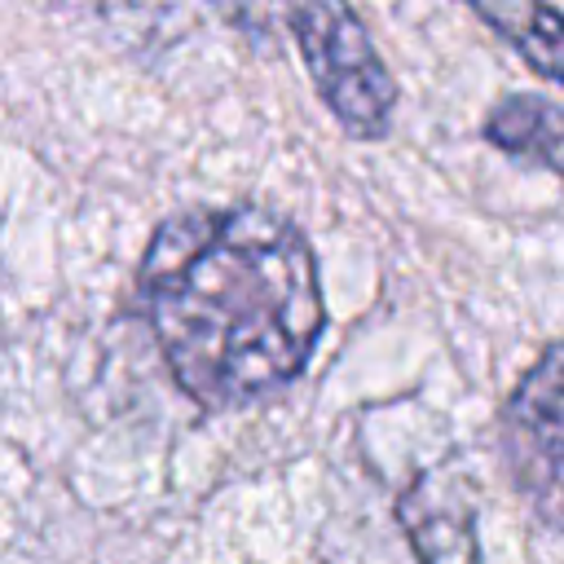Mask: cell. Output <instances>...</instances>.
Wrapping results in <instances>:
<instances>
[{"mask_svg":"<svg viewBox=\"0 0 564 564\" xmlns=\"http://www.w3.org/2000/svg\"><path fill=\"white\" fill-rule=\"evenodd\" d=\"M397 520L414 542L419 564H480L476 516L463 485L445 471H423L397 502Z\"/></svg>","mask_w":564,"mask_h":564,"instance_id":"obj_4","label":"cell"},{"mask_svg":"<svg viewBox=\"0 0 564 564\" xmlns=\"http://www.w3.org/2000/svg\"><path fill=\"white\" fill-rule=\"evenodd\" d=\"M485 137L498 150L542 163L564 176V106H555L538 93L502 97L485 119Z\"/></svg>","mask_w":564,"mask_h":564,"instance_id":"obj_5","label":"cell"},{"mask_svg":"<svg viewBox=\"0 0 564 564\" xmlns=\"http://www.w3.org/2000/svg\"><path fill=\"white\" fill-rule=\"evenodd\" d=\"M538 75L564 88V13L546 0H467Z\"/></svg>","mask_w":564,"mask_h":564,"instance_id":"obj_6","label":"cell"},{"mask_svg":"<svg viewBox=\"0 0 564 564\" xmlns=\"http://www.w3.org/2000/svg\"><path fill=\"white\" fill-rule=\"evenodd\" d=\"M137 278L159 352L203 410H234L291 383L326 326L308 238L264 207L167 216Z\"/></svg>","mask_w":564,"mask_h":564,"instance_id":"obj_1","label":"cell"},{"mask_svg":"<svg viewBox=\"0 0 564 564\" xmlns=\"http://www.w3.org/2000/svg\"><path fill=\"white\" fill-rule=\"evenodd\" d=\"M511 485L546 529H564V344H551L502 405Z\"/></svg>","mask_w":564,"mask_h":564,"instance_id":"obj_3","label":"cell"},{"mask_svg":"<svg viewBox=\"0 0 564 564\" xmlns=\"http://www.w3.org/2000/svg\"><path fill=\"white\" fill-rule=\"evenodd\" d=\"M251 40H291L330 106L352 137H383L397 84L375 53L361 18L348 0H212Z\"/></svg>","mask_w":564,"mask_h":564,"instance_id":"obj_2","label":"cell"}]
</instances>
